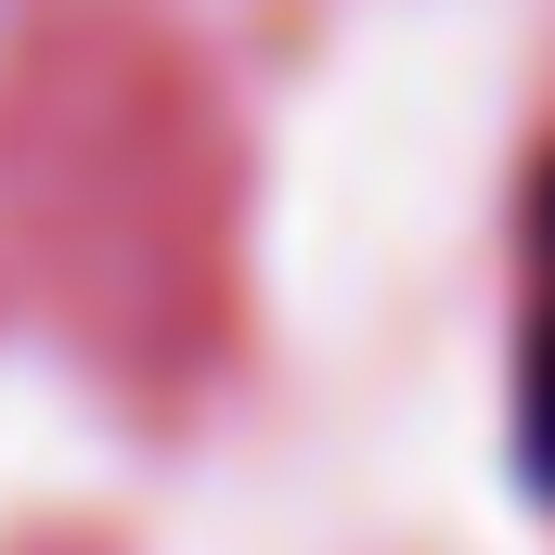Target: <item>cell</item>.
<instances>
[{"instance_id":"1","label":"cell","mask_w":555,"mask_h":555,"mask_svg":"<svg viewBox=\"0 0 555 555\" xmlns=\"http://www.w3.org/2000/svg\"><path fill=\"white\" fill-rule=\"evenodd\" d=\"M517 465L555 504V155L517 207Z\"/></svg>"}]
</instances>
